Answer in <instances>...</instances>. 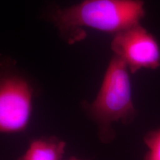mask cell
Masks as SVG:
<instances>
[{
  "label": "cell",
  "mask_w": 160,
  "mask_h": 160,
  "mask_svg": "<svg viewBox=\"0 0 160 160\" xmlns=\"http://www.w3.org/2000/svg\"><path fill=\"white\" fill-rule=\"evenodd\" d=\"M111 49L115 56L125 62L131 73L160 66L159 44L140 24L115 34Z\"/></svg>",
  "instance_id": "cell-4"
},
{
  "label": "cell",
  "mask_w": 160,
  "mask_h": 160,
  "mask_svg": "<svg viewBox=\"0 0 160 160\" xmlns=\"http://www.w3.org/2000/svg\"><path fill=\"white\" fill-rule=\"evenodd\" d=\"M68 160H81V159H78L76 157H71V159H68Z\"/></svg>",
  "instance_id": "cell-7"
},
{
  "label": "cell",
  "mask_w": 160,
  "mask_h": 160,
  "mask_svg": "<svg viewBox=\"0 0 160 160\" xmlns=\"http://www.w3.org/2000/svg\"><path fill=\"white\" fill-rule=\"evenodd\" d=\"M145 15L142 0H83L56 11L52 19L62 35L73 42L84 28L117 33L139 25Z\"/></svg>",
  "instance_id": "cell-1"
},
{
  "label": "cell",
  "mask_w": 160,
  "mask_h": 160,
  "mask_svg": "<svg viewBox=\"0 0 160 160\" xmlns=\"http://www.w3.org/2000/svg\"><path fill=\"white\" fill-rule=\"evenodd\" d=\"M130 70L122 59L113 56L104 77L102 84L90 112L97 123L103 142L114 137L111 128L114 122L128 124L134 119L136 110L132 99Z\"/></svg>",
  "instance_id": "cell-2"
},
{
  "label": "cell",
  "mask_w": 160,
  "mask_h": 160,
  "mask_svg": "<svg viewBox=\"0 0 160 160\" xmlns=\"http://www.w3.org/2000/svg\"><path fill=\"white\" fill-rule=\"evenodd\" d=\"M145 144L148 148L145 160H160V128L146 134Z\"/></svg>",
  "instance_id": "cell-6"
},
{
  "label": "cell",
  "mask_w": 160,
  "mask_h": 160,
  "mask_svg": "<svg viewBox=\"0 0 160 160\" xmlns=\"http://www.w3.org/2000/svg\"><path fill=\"white\" fill-rule=\"evenodd\" d=\"M65 142L57 137L40 138L33 141L18 160H62Z\"/></svg>",
  "instance_id": "cell-5"
},
{
  "label": "cell",
  "mask_w": 160,
  "mask_h": 160,
  "mask_svg": "<svg viewBox=\"0 0 160 160\" xmlns=\"http://www.w3.org/2000/svg\"><path fill=\"white\" fill-rule=\"evenodd\" d=\"M33 90L27 80L17 75L2 77L0 84V130L17 133L25 129L32 110Z\"/></svg>",
  "instance_id": "cell-3"
}]
</instances>
